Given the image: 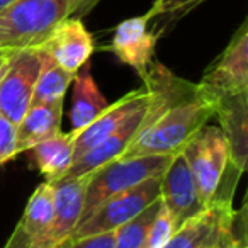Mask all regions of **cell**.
<instances>
[{
	"mask_svg": "<svg viewBox=\"0 0 248 248\" xmlns=\"http://www.w3.org/2000/svg\"><path fill=\"white\" fill-rule=\"evenodd\" d=\"M100 0H16L0 12V49L36 48L65 19L89 12Z\"/></svg>",
	"mask_w": 248,
	"mask_h": 248,
	"instance_id": "obj_1",
	"label": "cell"
},
{
	"mask_svg": "<svg viewBox=\"0 0 248 248\" xmlns=\"http://www.w3.org/2000/svg\"><path fill=\"white\" fill-rule=\"evenodd\" d=\"M214 116V104L197 92L170 107L148 128L138 133L136 140L119 158H138L152 155H177L186 143Z\"/></svg>",
	"mask_w": 248,
	"mask_h": 248,
	"instance_id": "obj_2",
	"label": "cell"
},
{
	"mask_svg": "<svg viewBox=\"0 0 248 248\" xmlns=\"http://www.w3.org/2000/svg\"><path fill=\"white\" fill-rule=\"evenodd\" d=\"M247 206L233 209L231 199H217L175 230L162 248H248Z\"/></svg>",
	"mask_w": 248,
	"mask_h": 248,
	"instance_id": "obj_3",
	"label": "cell"
},
{
	"mask_svg": "<svg viewBox=\"0 0 248 248\" xmlns=\"http://www.w3.org/2000/svg\"><path fill=\"white\" fill-rule=\"evenodd\" d=\"M173 155H152L138 158H117L87 175L80 223L87 221L107 199L131 189L148 179L162 177ZM78 223V224H80Z\"/></svg>",
	"mask_w": 248,
	"mask_h": 248,
	"instance_id": "obj_4",
	"label": "cell"
},
{
	"mask_svg": "<svg viewBox=\"0 0 248 248\" xmlns=\"http://www.w3.org/2000/svg\"><path fill=\"white\" fill-rule=\"evenodd\" d=\"M180 153L192 172L204 207L217 199H231L230 194L223 190L224 177L231 163L226 140L219 126L206 124L186 143Z\"/></svg>",
	"mask_w": 248,
	"mask_h": 248,
	"instance_id": "obj_5",
	"label": "cell"
},
{
	"mask_svg": "<svg viewBox=\"0 0 248 248\" xmlns=\"http://www.w3.org/2000/svg\"><path fill=\"white\" fill-rule=\"evenodd\" d=\"M160 180H162V177L148 179L107 199L89 219L80 223L73 230L68 241L110 233V231H116L119 226L126 224L128 221H131L141 211H145L153 201L160 197Z\"/></svg>",
	"mask_w": 248,
	"mask_h": 248,
	"instance_id": "obj_6",
	"label": "cell"
},
{
	"mask_svg": "<svg viewBox=\"0 0 248 248\" xmlns=\"http://www.w3.org/2000/svg\"><path fill=\"white\" fill-rule=\"evenodd\" d=\"M197 89L211 102L217 95L248 92V19L241 22L223 53L207 66Z\"/></svg>",
	"mask_w": 248,
	"mask_h": 248,
	"instance_id": "obj_7",
	"label": "cell"
},
{
	"mask_svg": "<svg viewBox=\"0 0 248 248\" xmlns=\"http://www.w3.org/2000/svg\"><path fill=\"white\" fill-rule=\"evenodd\" d=\"M41 70V46L14 53L0 78V116L17 126L32 104L36 80Z\"/></svg>",
	"mask_w": 248,
	"mask_h": 248,
	"instance_id": "obj_8",
	"label": "cell"
},
{
	"mask_svg": "<svg viewBox=\"0 0 248 248\" xmlns=\"http://www.w3.org/2000/svg\"><path fill=\"white\" fill-rule=\"evenodd\" d=\"M55 196V211L48 228L29 248H60L68 241L80 223L83 209V192H85L87 177L78 179H60L51 184Z\"/></svg>",
	"mask_w": 248,
	"mask_h": 248,
	"instance_id": "obj_9",
	"label": "cell"
},
{
	"mask_svg": "<svg viewBox=\"0 0 248 248\" xmlns=\"http://www.w3.org/2000/svg\"><path fill=\"white\" fill-rule=\"evenodd\" d=\"M146 104H148V92L145 87L131 90L119 100L109 104L107 109L99 114L89 126L80 129L78 133L70 131L73 135V162L85 155L100 141L109 138L112 133H116L133 114L138 112Z\"/></svg>",
	"mask_w": 248,
	"mask_h": 248,
	"instance_id": "obj_10",
	"label": "cell"
},
{
	"mask_svg": "<svg viewBox=\"0 0 248 248\" xmlns=\"http://www.w3.org/2000/svg\"><path fill=\"white\" fill-rule=\"evenodd\" d=\"M160 199L172 214L177 228L206 207L201 202L196 180L182 153L173 155L160 180Z\"/></svg>",
	"mask_w": 248,
	"mask_h": 248,
	"instance_id": "obj_11",
	"label": "cell"
},
{
	"mask_svg": "<svg viewBox=\"0 0 248 248\" xmlns=\"http://www.w3.org/2000/svg\"><path fill=\"white\" fill-rule=\"evenodd\" d=\"M213 104L226 140L231 167L243 173L248 163V92L217 95Z\"/></svg>",
	"mask_w": 248,
	"mask_h": 248,
	"instance_id": "obj_12",
	"label": "cell"
},
{
	"mask_svg": "<svg viewBox=\"0 0 248 248\" xmlns=\"http://www.w3.org/2000/svg\"><path fill=\"white\" fill-rule=\"evenodd\" d=\"M148 16H136V17L123 21L114 31L110 49L121 63L131 66L141 80L146 77L150 65L155 56L158 34H153L148 28Z\"/></svg>",
	"mask_w": 248,
	"mask_h": 248,
	"instance_id": "obj_13",
	"label": "cell"
},
{
	"mask_svg": "<svg viewBox=\"0 0 248 248\" xmlns=\"http://www.w3.org/2000/svg\"><path fill=\"white\" fill-rule=\"evenodd\" d=\"M41 48L62 66L65 72L75 75L93 53V39L80 17L62 21L46 38Z\"/></svg>",
	"mask_w": 248,
	"mask_h": 248,
	"instance_id": "obj_14",
	"label": "cell"
},
{
	"mask_svg": "<svg viewBox=\"0 0 248 248\" xmlns=\"http://www.w3.org/2000/svg\"><path fill=\"white\" fill-rule=\"evenodd\" d=\"M146 106H143L138 112H135L129 117L126 123L117 129L116 133L106 138L104 141H100L97 146H93L92 150L82 155L80 158H77L72 163V167L66 172V179H78V177H87L89 173H92L93 170L100 169V167L107 165L112 160H117L124 153V150L128 148L138 136L140 129H141L143 116L146 112ZM63 177V179H65Z\"/></svg>",
	"mask_w": 248,
	"mask_h": 248,
	"instance_id": "obj_15",
	"label": "cell"
},
{
	"mask_svg": "<svg viewBox=\"0 0 248 248\" xmlns=\"http://www.w3.org/2000/svg\"><path fill=\"white\" fill-rule=\"evenodd\" d=\"M55 211L53 186L43 182L31 194L26 209L4 248H29L48 228Z\"/></svg>",
	"mask_w": 248,
	"mask_h": 248,
	"instance_id": "obj_16",
	"label": "cell"
},
{
	"mask_svg": "<svg viewBox=\"0 0 248 248\" xmlns=\"http://www.w3.org/2000/svg\"><path fill=\"white\" fill-rule=\"evenodd\" d=\"M63 102L31 104L16 126L19 153L29 152L36 145L62 133Z\"/></svg>",
	"mask_w": 248,
	"mask_h": 248,
	"instance_id": "obj_17",
	"label": "cell"
},
{
	"mask_svg": "<svg viewBox=\"0 0 248 248\" xmlns=\"http://www.w3.org/2000/svg\"><path fill=\"white\" fill-rule=\"evenodd\" d=\"M107 106L109 102L97 87L90 72V62H87L73 75V102L70 110L72 131L78 133L80 129L89 126L99 114L107 109Z\"/></svg>",
	"mask_w": 248,
	"mask_h": 248,
	"instance_id": "obj_18",
	"label": "cell"
},
{
	"mask_svg": "<svg viewBox=\"0 0 248 248\" xmlns=\"http://www.w3.org/2000/svg\"><path fill=\"white\" fill-rule=\"evenodd\" d=\"M29 152L48 184H55L66 175L73 163V135L60 133L53 138L36 145Z\"/></svg>",
	"mask_w": 248,
	"mask_h": 248,
	"instance_id": "obj_19",
	"label": "cell"
},
{
	"mask_svg": "<svg viewBox=\"0 0 248 248\" xmlns=\"http://www.w3.org/2000/svg\"><path fill=\"white\" fill-rule=\"evenodd\" d=\"M73 82V75L58 66L53 58L41 48V70L36 80L32 104H49L63 102L70 83Z\"/></svg>",
	"mask_w": 248,
	"mask_h": 248,
	"instance_id": "obj_20",
	"label": "cell"
},
{
	"mask_svg": "<svg viewBox=\"0 0 248 248\" xmlns=\"http://www.w3.org/2000/svg\"><path fill=\"white\" fill-rule=\"evenodd\" d=\"M160 201H162L160 197L153 201L138 216L114 231V248H141L146 233H148L150 226L158 213Z\"/></svg>",
	"mask_w": 248,
	"mask_h": 248,
	"instance_id": "obj_21",
	"label": "cell"
},
{
	"mask_svg": "<svg viewBox=\"0 0 248 248\" xmlns=\"http://www.w3.org/2000/svg\"><path fill=\"white\" fill-rule=\"evenodd\" d=\"M175 230H177V224L173 221L172 214L169 213L165 204L160 201L158 213H156L155 219H153L152 226H150L148 233H146V238L143 241L141 248H162L172 238Z\"/></svg>",
	"mask_w": 248,
	"mask_h": 248,
	"instance_id": "obj_22",
	"label": "cell"
},
{
	"mask_svg": "<svg viewBox=\"0 0 248 248\" xmlns=\"http://www.w3.org/2000/svg\"><path fill=\"white\" fill-rule=\"evenodd\" d=\"M16 155H19L16 124L0 116V165L7 163Z\"/></svg>",
	"mask_w": 248,
	"mask_h": 248,
	"instance_id": "obj_23",
	"label": "cell"
},
{
	"mask_svg": "<svg viewBox=\"0 0 248 248\" xmlns=\"http://www.w3.org/2000/svg\"><path fill=\"white\" fill-rule=\"evenodd\" d=\"M60 248H114V231L95 234V236H85L75 241H66Z\"/></svg>",
	"mask_w": 248,
	"mask_h": 248,
	"instance_id": "obj_24",
	"label": "cell"
},
{
	"mask_svg": "<svg viewBox=\"0 0 248 248\" xmlns=\"http://www.w3.org/2000/svg\"><path fill=\"white\" fill-rule=\"evenodd\" d=\"M206 0H173L172 4L167 7L165 14L162 17H172V19H179L182 16H186L187 12H190L194 7H197L199 4H202Z\"/></svg>",
	"mask_w": 248,
	"mask_h": 248,
	"instance_id": "obj_25",
	"label": "cell"
},
{
	"mask_svg": "<svg viewBox=\"0 0 248 248\" xmlns=\"http://www.w3.org/2000/svg\"><path fill=\"white\" fill-rule=\"evenodd\" d=\"M172 2H173V0H155V2H153V5H152V9L146 12V16L150 17V21H152L153 17H162V16L165 14L167 7H169Z\"/></svg>",
	"mask_w": 248,
	"mask_h": 248,
	"instance_id": "obj_26",
	"label": "cell"
},
{
	"mask_svg": "<svg viewBox=\"0 0 248 248\" xmlns=\"http://www.w3.org/2000/svg\"><path fill=\"white\" fill-rule=\"evenodd\" d=\"M14 53L16 51H11V49H0V78L4 77L5 70L9 68V63H11Z\"/></svg>",
	"mask_w": 248,
	"mask_h": 248,
	"instance_id": "obj_27",
	"label": "cell"
},
{
	"mask_svg": "<svg viewBox=\"0 0 248 248\" xmlns=\"http://www.w3.org/2000/svg\"><path fill=\"white\" fill-rule=\"evenodd\" d=\"M12 2H16V0H0V12L4 11V9H7Z\"/></svg>",
	"mask_w": 248,
	"mask_h": 248,
	"instance_id": "obj_28",
	"label": "cell"
}]
</instances>
